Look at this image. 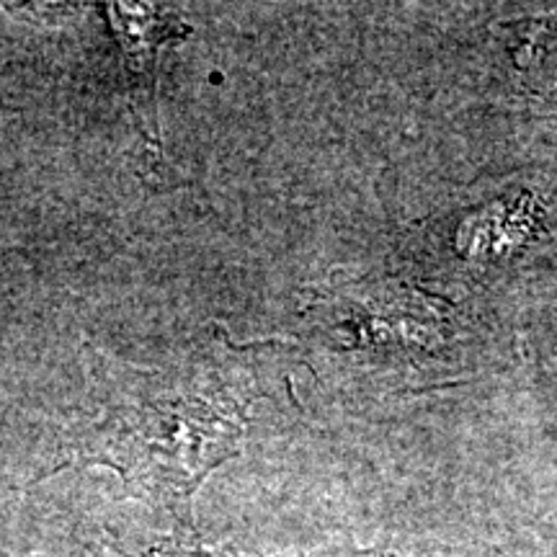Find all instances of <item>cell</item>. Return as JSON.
Segmentation results:
<instances>
[{"label":"cell","instance_id":"cell-1","mask_svg":"<svg viewBox=\"0 0 557 557\" xmlns=\"http://www.w3.org/2000/svg\"><path fill=\"white\" fill-rule=\"evenodd\" d=\"M120 408L99 429L86 459L114 468L148 496L186 498L233 455L238 429L209 406Z\"/></svg>","mask_w":557,"mask_h":557},{"label":"cell","instance_id":"cell-2","mask_svg":"<svg viewBox=\"0 0 557 557\" xmlns=\"http://www.w3.org/2000/svg\"><path fill=\"white\" fill-rule=\"evenodd\" d=\"M143 557H212V555H205V553H186V549H156V553H148Z\"/></svg>","mask_w":557,"mask_h":557}]
</instances>
